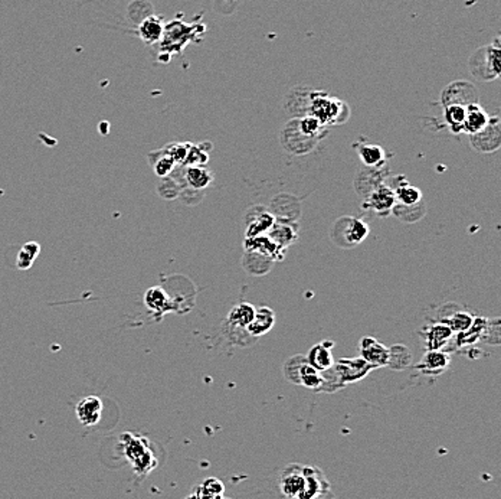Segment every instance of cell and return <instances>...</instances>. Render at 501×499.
<instances>
[{
    "instance_id": "cell-37",
    "label": "cell",
    "mask_w": 501,
    "mask_h": 499,
    "mask_svg": "<svg viewBox=\"0 0 501 499\" xmlns=\"http://www.w3.org/2000/svg\"><path fill=\"white\" fill-rule=\"evenodd\" d=\"M307 361L306 355H294L291 358H288L284 365H282V371H284V377L287 381H289L291 384L300 385L298 381V374H300V368L301 365Z\"/></svg>"
},
{
    "instance_id": "cell-17",
    "label": "cell",
    "mask_w": 501,
    "mask_h": 499,
    "mask_svg": "<svg viewBox=\"0 0 501 499\" xmlns=\"http://www.w3.org/2000/svg\"><path fill=\"white\" fill-rule=\"evenodd\" d=\"M76 418L83 426L91 427L99 423L102 415V401L97 396H88L76 404Z\"/></svg>"
},
{
    "instance_id": "cell-23",
    "label": "cell",
    "mask_w": 501,
    "mask_h": 499,
    "mask_svg": "<svg viewBox=\"0 0 501 499\" xmlns=\"http://www.w3.org/2000/svg\"><path fill=\"white\" fill-rule=\"evenodd\" d=\"M244 248L247 251H256L271 257L274 261L282 260L285 255V250L280 248L270 237L266 235H258V237H251L244 240Z\"/></svg>"
},
{
    "instance_id": "cell-2",
    "label": "cell",
    "mask_w": 501,
    "mask_h": 499,
    "mask_svg": "<svg viewBox=\"0 0 501 499\" xmlns=\"http://www.w3.org/2000/svg\"><path fill=\"white\" fill-rule=\"evenodd\" d=\"M500 42L498 38H495L493 44L484 45L471 54L468 60V68L471 75L481 83L495 80V78L500 76Z\"/></svg>"
},
{
    "instance_id": "cell-24",
    "label": "cell",
    "mask_w": 501,
    "mask_h": 499,
    "mask_svg": "<svg viewBox=\"0 0 501 499\" xmlns=\"http://www.w3.org/2000/svg\"><path fill=\"white\" fill-rule=\"evenodd\" d=\"M275 325V312L271 307L262 306L255 309V317L252 322L247 326V332L252 338H258L268 333Z\"/></svg>"
},
{
    "instance_id": "cell-9",
    "label": "cell",
    "mask_w": 501,
    "mask_h": 499,
    "mask_svg": "<svg viewBox=\"0 0 501 499\" xmlns=\"http://www.w3.org/2000/svg\"><path fill=\"white\" fill-rule=\"evenodd\" d=\"M274 215L262 206H254L245 215V239L266 235L274 225Z\"/></svg>"
},
{
    "instance_id": "cell-11",
    "label": "cell",
    "mask_w": 501,
    "mask_h": 499,
    "mask_svg": "<svg viewBox=\"0 0 501 499\" xmlns=\"http://www.w3.org/2000/svg\"><path fill=\"white\" fill-rule=\"evenodd\" d=\"M389 178L387 168H363L355 179V189L359 195L366 198L369 194L373 192L376 188L383 185L385 180Z\"/></svg>"
},
{
    "instance_id": "cell-45",
    "label": "cell",
    "mask_w": 501,
    "mask_h": 499,
    "mask_svg": "<svg viewBox=\"0 0 501 499\" xmlns=\"http://www.w3.org/2000/svg\"><path fill=\"white\" fill-rule=\"evenodd\" d=\"M224 499H231V498H225V496H224Z\"/></svg>"
},
{
    "instance_id": "cell-21",
    "label": "cell",
    "mask_w": 501,
    "mask_h": 499,
    "mask_svg": "<svg viewBox=\"0 0 501 499\" xmlns=\"http://www.w3.org/2000/svg\"><path fill=\"white\" fill-rule=\"evenodd\" d=\"M333 347H334V342H331V340H323V342L314 345L310 350V352L307 354L306 358L313 368H315L320 373L331 368L336 362L333 352H331Z\"/></svg>"
},
{
    "instance_id": "cell-40",
    "label": "cell",
    "mask_w": 501,
    "mask_h": 499,
    "mask_svg": "<svg viewBox=\"0 0 501 499\" xmlns=\"http://www.w3.org/2000/svg\"><path fill=\"white\" fill-rule=\"evenodd\" d=\"M322 378H323V382H322V387H320L319 391L333 392L336 390H340V388L345 387V384L341 382L338 374L336 373L334 366H331V368H329L326 371H322Z\"/></svg>"
},
{
    "instance_id": "cell-18",
    "label": "cell",
    "mask_w": 501,
    "mask_h": 499,
    "mask_svg": "<svg viewBox=\"0 0 501 499\" xmlns=\"http://www.w3.org/2000/svg\"><path fill=\"white\" fill-rule=\"evenodd\" d=\"M422 333H424L425 338L427 351H442L455 335L451 328L444 322L432 324L431 326L424 329Z\"/></svg>"
},
{
    "instance_id": "cell-10",
    "label": "cell",
    "mask_w": 501,
    "mask_h": 499,
    "mask_svg": "<svg viewBox=\"0 0 501 499\" xmlns=\"http://www.w3.org/2000/svg\"><path fill=\"white\" fill-rule=\"evenodd\" d=\"M275 221L284 222H294L301 215V204L300 201L289 195V194H278L274 197L271 202V211H270Z\"/></svg>"
},
{
    "instance_id": "cell-27",
    "label": "cell",
    "mask_w": 501,
    "mask_h": 499,
    "mask_svg": "<svg viewBox=\"0 0 501 499\" xmlns=\"http://www.w3.org/2000/svg\"><path fill=\"white\" fill-rule=\"evenodd\" d=\"M392 214L405 224H413L425 217L427 205H425L424 199L419 201L418 204H413V205H402V204L397 202L392 208Z\"/></svg>"
},
{
    "instance_id": "cell-3",
    "label": "cell",
    "mask_w": 501,
    "mask_h": 499,
    "mask_svg": "<svg viewBox=\"0 0 501 499\" xmlns=\"http://www.w3.org/2000/svg\"><path fill=\"white\" fill-rule=\"evenodd\" d=\"M205 32V25H188L181 20H172L165 25L163 38L159 42L162 54L177 55L192 41H199V35Z\"/></svg>"
},
{
    "instance_id": "cell-33",
    "label": "cell",
    "mask_w": 501,
    "mask_h": 499,
    "mask_svg": "<svg viewBox=\"0 0 501 499\" xmlns=\"http://www.w3.org/2000/svg\"><path fill=\"white\" fill-rule=\"evenodd\" d=\"M392 191L394 194V199H397L398 204H402V205H413V204H418L419 201H422L420 189L409 185V182H406V179L399 182Z\"/></svg>"
},
{
    "instance_id": "cell-22",
    "label": "cell",
    "mask_w": 501,
    "mask_h": 499,
    "mask_svg": "<svg viewBox=\"0 0 501 499\" xmlns=\"http://www.w3.org/2000/svg\"><path fill=\"white\" fill-rule=\"evenodd\" d=\"M267 235L282 250H287L289 246H293L298 239L297 227L294 225V222L284 221H275Z\"/></svg>"
},
{
    "instance_id": "cell-13",
    "label": "cell",
    "mask_w": 501,
    "mask_h": 499,
    "mask_svg": "<svg viewBox=\"0 0 501 499\" xmlns=\"http://www.w3.org/2000/svg\"><path fill=\"white\" fill-rule=\"evenodd\" d=\"M359 352H360V358H363L367 364H371L373 368L387 366L389 348L372 336H363L360 339Z\"/></svg>"
},
{
    "instance_id": "cell-34",
    "label": "cell",
    "mask_w": 501,
    "mask_h": 499,
    "mask_svg": "<svg viewBox=\"0 0 501 499\" xmlns=\"http://www.w3.org/2000/svg\"><path fill=\"white\" fill-rule=\"evenodd\" d=\"M467 107L464 106H448L444 107V120L451 128L453 133L460 135L462 133V124L465 120Z\"/></svg>"
},
{
    "instance_id": "cell-44",
    "label": "cell",
    "mask_w": 501,
    "mask_h": 499,
    "mask_svg": "<svg viewBox=\"0 0 501 499\" xmlns=\"http://www.w3.org/2000/svg\"><path fill=\"white\" fill-rule=\"evenodd\" d=\"M224 2H231V4H233V2H236V0H224Z\"/></svg>"
},
{
    "instance_id": "cell-30",
    "label": "cell",
    "mask_w": 501,
    "mask_h": 499,
    "mask_svg": "<svg viewBox=\"0 0 501 499\" xmlns=\"http://www.w3.org/2000/svg\"><path fill=\"white\" fill-rule=\"evenodd\" d=\"M486 322H487V319H484V318H474L469 328L457 335V339H455L457 347L461 348V347L474 345V344H477L479 340H481V336H483V332L486 328Z\"/></svg>"
},
{
    "instance_id": "cell-29",
    "label": "cell",
    "mask_w": 501,
    "mask_h": 499,
    "mask_svg": "<svg viewBox=\"0 0 501 499\" xmlns=\"http://www.w3.org/2000/svg\"><path fill=\"white\" fill-rule=\"evenodd\" d=\"M255 317V307L251 303H240L231 309L225 325L232 328L247 329Z\"/></svg>"
},
{
    "instance_id": "cell-42",
    "label": "cell",
    "mask_w": 501,
    "mask_h": 499,
    "mask_svg": "<svg viewBox=\"0 0 501 499\" xmlns=\"http://www.w3.org/2000/svg\"><path fill=\"white\" fill-rule=\"evenodd\" d=\"M314 499H337V498L334 496V493L331 492V489H329V491L323 492L322 495H319L317 498H314Z\"/></svg>"
},
{
    "instance_id": "cell-36",
    "label": "cell",
    "mask_w": 501,
    "mask_h": 499,
    "mask_svg": "<svg viewBox=\"0 0 501 499\" xmlns=\"http://www.w3.org/2000/svg\"><path fill=\"white\" fill-rule=\"evenodd\" d=\"M472 321H474V317H471L468 312L454 310L453 313H450L448 317H445L444 319H441L438 322H444L445 325L451 328V331L454 333H460V332L468 329L469 325L472 324Z\"/></svg>"
},
{
    "instance_id": "cell-12",
    "label": "cell",
    "mask_w": 501,
    "mask_h": 499,
    "mask_svg": "<svg viewBox=\"0 0 501 499\" xmlns=\"http://www.w3.org/2000/svg\"><path fill=\"white\" fill-rule=\"evenodd\" d=\"M394 204H397V199H394L393 191L383 183L364 198L363 208L371 209L378 217H387Z\"/></svg>"
},
{
    "instance_id": "cell-5",
    "label": "cell",
    "mask_w": 501,
    "mask_h": 499,
    "mask_svg": "<svg viewBox=\"0 0 501 499\" xmlns=\"http://www.w3.org/2000/svg\"><path fill=\"white\" fill-rule=\"evenodd\" d=\"M280 142L288 153L303 156L314 150L315 146L320 143V139H313L303 135L298 128V119H291L282 127Z\"/></svg>"
},
{
    "instance_id": "cell-14",
    "label": "cell",
    "mask_w": 501,
    "mask_h": 499,
    "mask_svg": "<svg viewBox=\"0 0 501 499\" xmlns=\"http://www.w3.org/2000/svg\"><path fill=\"white\" fill-rule=\"evenodd\" d=\"M304 466L293 463L284 467L281 475V492L288 499H297L304 488Z\"/></svg>"
},
{
    "instance_id": "cell-6",
    "label": "cell",
    "mask_w": 501,
    "mask_h": 499,
    "mask_svg": "<svg viewBox=\"0 0 501 499\" xmlns=\"http://www.w3.org/2000/svg\"><path fill=\"white\" fill-rule=\"evenodd\" d=\"M479 102V91L471 83L460 80L448 84L441 93V104L444 107L448 106H464L468 107L471 104Z\"/></svg>"
},
{
    "instance_id": "cell-43",
    "label": "cell",
    "mask_w": 501,
    "mask_h": 499,
    "mask_svg": "<svg viewBox=\"0 0 501 499\" xmlns=\"http://www.w3.org/2000/svg\"><path fill=\"white\" fill-rule=\"evenodd\" d=\"M210 499H224V495H217V496H212Z\"/></svg>"
},
{
    "instance_id": "cell-4",
    "label": "cell",
    "mask_w": 501,
    "mask_h": 499,
    "mask_svg": "<svg viewBox=\"0 0 501 499\" xmlns=\"http://www.w3.org/2000/svg\"><path fill=\"white\" fill-rule=\"evenodd\" d=\"M369 232H371V227L366 221L355 217H341L333 224L330 239L341 248H352L362 244L367 239Z\"/></svg>"
},
{
    "instance_id": "cell-15",
    "label": "cell",
    "mask_w": 501,
    "mask_h": 499,
    "mask_svg": "<svg viewBox=\"0 0 501 499\" xmlns=\"http://www.w3.org/2000/svg\"><path fill=\"white\" fill-rule=\"evenodd\" d=\"M311 87L297 86L288 91L284 100V109L288 114H291L293 119H300L308 116L310 109V94Z\"/></svg>"
},
{
    "instance_id": "cell-32",
    "label": "cell",
    "mask_w": 501,
    "mask_h": 499,
    "mask_svg": "<svg viewBox=\"0 0 501 499\" xmlns=\"http://www.w3.org/2000/svg\"><path fill=\"white\" fill-rule=\"evenodd\" d=\"M412 362V354L408 347L402 344L392 345L389 348V358H387V366L394 371H401L408 368Z\"/></svg>"
},
{
    "instance_id": "cell-20",
    "label": "cell",
    "mask_w": 501,
    "mask_h": 499,
    "mask_svg": "<svg viewBox=\"0 0 501 499\" xmlns=\"http://www.w3.org/2000/svg\"><path fill=\"white\" fill-rule=\"evenodd\" d=\"M165 32V23L160 16L150 15L144 20H142L137 26L136 34L146 45H156L159 44L163 38Z\"/></svg>"
},
{
    "instance_id": "cell-31",
    "label": "cell",
    "mask_w": 501,
    "mask_h": 499,
    "mask_svg": "<svg viewBox=\"0 0 501 499\" xmlns=\"http://www.w3.org/2000/svg\"><path fill=\"white\" fill-rule=\"evenodd\" d=\"M186 180L195 191H202L214 182V173L202 165H193L186 171Z\"/></svg>"
},
{
    "instance_id": "cell-16",
    "label": "cell",
    "mask_w": 501,
    "mask_h": 499,
    "mask_svg": "<svg viewBox=\"0 0 501 499\" xmlns=\"http://www.w3.org/2000/svg\"><path fill=\"white\" fill-rule=\"evenodd\" d=\"M304 488L297 499H314L330 489V484L323 470L314 466H304Z\"/></svg>"
},
{
    "instance_id": "cell-1",
    "label": "cell",
    "mask_w": 501,
    "mask_h": 499,
    "mask_svg": "<svg viewBox=\"0 0 501 499\" xmlns=\"http://www.w3.org/2000/svg\"><path fill=\"white\" fill-rule=\"evenodd\" d=\"M308 116L317 119L323 126L343 124L350 117V109L345 101L331 97L322 90H311Z\"/></svg>"
},
{
    "instance_id": "cell-25",
    "label": "cell",
    "mask_w": 501,
    "mask_h": 499,
    "mask_svg": "<svg viewBox=\"0 0 501 499\" xmlns=\"http://www.w3.org/2000/svg\"><path fill=\"white\" fill-rule=\"evenodd\" d=\"M274 266V260L256 251H247L242 255V267L251 276L267 274Z\"/></svg>"
},
{
    "instance_id": "cell-38",
    "label": "cell",
    "mask_w": 501,
    "mask_h": 499,
    "mask_svg": "<svg viewBox=\"0 0 501 499\" xmlns=\"http://www.w3.org/2000/svg\"><path fill=\"white\" fill-rule=\"evenodd\" d=\"M195 491L203 498V499H210L217 495H224L225 486L218 478H207L202 481L200 485L195 488Z\"/></svg>"
},
{
    "instance_id": "cell-8",
    "label": "cell",
    "mask_w": 501,
    "mask_h": 499,
    "mask_svg": "<svg viewBox=\"0 0 501 499\" xmlns=\"http://www.w3.org/2000/svg\"><path fill=\"white\" fill-rule=\"evenodd\" d=\"M333 366L345 385L363 380L373 370V366L367 364L363 358H343L334 362Z\"/></svg>"
},
{
    "instance_id": "cell-19",
    "label": "cell",
    "mask_w": 501,
    "mask_h": 499,
    "mask_svg": "<svg viewBox=\"0 0 501 499\" xmlns=\"http://www.w3.org/2000/svg\"><path fill=\"white\" fill-rule=\"evenodd\" d=\"M450 362L451 357L445 351H427L415 368L425 375H438L450 366Z\"/></svg>"
},
{
    "instance_id": "cell-28",
    "label": "cell",
    "mask_w": 501,
    "mask_h": 499,
    "mask_svg": "<svg viewBox=\"0 0 501 499\" xmlns=\"http://www.w3.org/2000/svg\"><path fill=\"white\" fill-rule=\"evenodd\" d=\"M357 153L366 168L379 169L386 166V152L379 145H360L357 146Z\"/></svg>"
},
{
    "instance_id": "cell-41",
    "label": "cell",
    "mask_w": 501,
    "mask_h": 499,
    "mask_svg": "<svg viewBox=\"0 0 501 499\" xmlns=\"http://www.w3.org/2000/svg\"><path fill=\"white\" fill-rule=\"evenodd\" d=\"M174 164H176V162L173 161V157H172L170 154L163 156L162 159H160L159 162H157V165H156V172L159 173L160 176H165V175H167V173L173 169Z\"/></svg>"
},
{
    "instance_id": "cell-39",
    "label": "cell",
    "mask_w": 501,
    "mask_h": 499,
    "mask_svg": "<svg viewBox=\"0 0 501 499\" xmlns=\"http://www.w3.org/2000/svg\"><path fill=\"white\" fill-rule=\"evenodd\" d=\"M481 340L490 345H500L501 342V328H500V318L487 319L486 328L481 336Z\"/></svg>"
},
{
    "instance_id": "cell-7",
    "label": "cell",
    "mask_w": 501,
    "mask_h": 499,
    "mask_svg": "<svg viewBox=\"0 0 501 499\" xmlns=\"http://www.w3.org/2000/svg\"><path fill=\"white\" fill-rule=\"evenodd\" d=\"M471 147L480 153H493L501 146V124L498 116L490 117L488 124L479 133L469 135Z\"/></svg>"
},
{
    "instance_id": "cell-35",
    "label": "cell",
    "mask_w": 501,
    "mask_h": 499,
    "mask_svg": "<svg viewBox=\"0 0 501 499\" xmlns=\"http://www.w3.org/2000/svg\"><path fill=\"white\" fill-rule=\"evenodd\" d=\"M298 381H300V385H303L306 388L319 391L320 387H322L323 378H322V373L317 371L315 368H313V366L308 364V361H306L301 365V368H300Z\"/></svg>"
},
{
    "instance_id": "cell-26",
    "label": "cell",
    "mask_w": 501,
    "mask_h": 499,
    "mask_svg": "<svg viewBox=\"0 0 501 499\" xmlns=\"http://www.w3.org/2000/svg\"><path fill=\"white\" fill-rule=\"evenodd\" d=\"M490 121V116L488 113L480 106V104H471V106L467 107V113H465V120L462 124V133L474 135L479 133L480 130H483Z\"/></svg>"
}]
</instances>
